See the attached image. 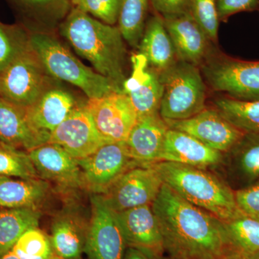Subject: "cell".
Wrapping results in <instances>:
<instances>
[{"label":"cell","instance_id":"cell-1","mask_svg":"<svg viewBox=\"0 0 259 259\" xmlns=\"http://www.w3.org/2000/svg\"><path fill=\"white\" fill-rule=\"evenodd\" d=\"M151 207L168 256L227 259L234 250L222 220L187 202L165 184Z\"/></svg>","mask_w":259,"mask_h":259},{"label":"cell","instance_id":"cell-2","mask_svg":"<svg viewBox=\"0 0 259 259\" xmlns=\"http://www.w3.org/2000/svg\"><path fill=\"white\" fill-rule=\"evenodd\" d=\"M75 52L90 61L95 71L122 88L127 78V51L120 29L107 25L73 7L59 26Z\"/></svg>","mask_w":259,"mask_h":259},{"label":"cell","instance_id":"cell-3","mask_svg":"<svg viewBox=\"0 0 259 259\" xmlns=\"http://www.w3.org/2000/svg\"><path fill=\"white\" fill-rule=\"evenodd\" d=\"M163 183L182 198L222 220L240 212L234 192L208 170L171 161L153 163Z\"/></svg>","mask_w":259,"mask_h":259},{"label":"cell","instance_id":"cell-4","mask_svg":"<svg viewBox=\"0 0 259 259\" xmlns=\"http://www.w3.org/2000/svg\"><path fill=\"white\" fill-rule=\"evenodd\" d=\"M28 44L51 77L77 87L88 99L122 91L112 80L82 64L51 34L42 30L32 32Z\"/></svg>","mask_w":259,"mask_h":259},{"label":"cell","instance_id":"cell-5","mask_svg":"<svg viewBox=\"0 0 259 259\" xmlns=\"http://www.w3.org/2000/svg\"><path fill=\"white\" fill-rule=\"evenodd\" d=\"M160 75L163 93L159 114L164 120H186L206 108V85L198 66L177 60Z\"/></svg>","mask_w":259,"mask_h":259},{"label":"cell","instance_id":"cell-6","mask_svg":"<svg viewBox=\"0 0 259 259\" xmlns=\"http://www.w3.org/2000/svg\"><path fill=\"white\" fill-rule=\"evenodd\" d=\"M49 76L27 44L14 60L0 73V97L28 108L51 88Z\"/></svg>","mask_w":259,"mask_h":259},{"label":"cell","instance_id":"cell-7","mask_svg":"<svg viewBox=\"0 0 259 259\" xmlns=\"http://www.w3.org/2000/svg\"><path fill=\"white\" fill-rule=\"evenodd\" d=\"M210 88L239 101L259 100V61H246L212 54L201 65Z\"/></svg>","mask_w":259,"mask_h":259},{"label":"cell","instance_id":"cell-8","mask_svg":"<svg viewBox=\"0 0 259 259\" xmlns=\"http://www.w3.org/2000/svg\"><path fill=\"white\" fill-rule=\"evenodd\" d=\"M163 180L153 163L138 164L130 168L105 192L100 194L115 212L152 204Z\"/></svg>","mask_w":259,"mask_h":259},{"label":"cell","instance_id":"cell-9","mask_svg":"<svg viewBox=\"0 0 259 259\" xmlns=\"http://www.w3.org/2000/svg\"><path fill=\"white\" fill-rule=\"evenodd\" d=\"M91 204L83 253L89 259H123L127 245L115 212L100 194H93Z\"/></svg>","mask_w":259,"mask_h":259},{"label":"cell","instance_id":"cell-10","mask_svg":"<svg viewBox=\"0 0 259 259\" xmlns=\"http://www.w3.org/2000/svg\"><path fill=\"white\" fill-rule=\"evenodd\" d=\"M77 161L84 187L95 194H105L125 171L136 165L144 164L131 157L125 142L106 143L93 154Z\"/></svg>","mask_w":259,"mask_h":259},{"label":"cell","instance_id":"cell-11","mask_svg":"<svg viewBox=\"0 0 259 259\" xmlns=\"http://www.w3.org/2000/svg\"><path fill=\"white\" fill-rule=\"evenodd\" d=\"M84 105L97 131L108 142H125L137 122L136 110L122 91L88 99Z\"/></svg>","mask_w":259,"mask_h":259},{"label":"cell","instance_id":"cell-12","mask_svg":"<svg viewBox=\"0 0 259 259\" xmlns=\"http://www.w3.org/2000/svg\"><path fill=\"white\" fill-rule=\"evenodd\" d=\"M48 143L59 145L73 157L81 159L109 142L97 131L85 105H78L53 131Z\"/></svg>","mask_w":259,"mask_h":259},{"label":"cell","instance_id":"cell-13","mask_svg":"<svg viewBox=\"0 0 259 259\" xmlns=\"http://www.w3.org/2000/svg\"><path fill=\"white\" fill-rule=\"evenodd\" d=\"M166 122L169 128L191 135L209 147L223 153L231 149L245 134L228 122L216 109L205 108L186 120Z\"/></svg>","mask_w":259,"mask_h":259},{"label":"cell","instance_id":"cell-14","mask_svg":"<svg viewBox=\"0 0 259 259\" xmlns=\"http://www.w3.org/2000/svg\"><path fill=\"white\" fill-rule=\"evenodd\" d=\"M131 61L132 74L122 85V93L128 96L138 118L158 113L163 93L161 75L140 53L133 56Z\"/></svg>","mask_w":259,"mask_h":259},{"label":"cell","instance_id":"cell-15","mask_svg":"<svg viewBox=\"0 0 259 259\" xmlns=\"http://www.w3.org/2000/svg\"><path fill=\"white\" fill-rule=\"evenodd\" d=\"M115 213L127 247L143 250L157 259L164 255L161 228L151 205Z\"/></svg>","mask_w":259,"mask_h":259},{"label":"cell","instance_id":"cell-16","mask_svg":"<svg viewBox=\"0 0 259 259\" xmlns=\"http://www.w3.org/2000/svg\"><path fill=\"white\" fill-rule=\"evenodd\" d=\"M39 178L68 188L84 187L77 159L64 148L47 143L28 152Z\"/></svg>","mask_w":259,"mask_h":259},{"label":"cell","instance_id":"cell-17","mask_svg":"<svg viewBox=\"0 0 259 259\" xmlns=\"http://www.w3.org/2000/svg\"><path fill=\"white\" fill-rule=\"evenodd\" d=\"M221 168L223 180L233 192L243 190L259 180V135L244 134L224 153Z\"/></svg>","mask_w":259,"mask_h":259},{"label":"cell","instance_id":"cell-18","mask_svg":"<svg viewBox=\"0 0 259 259\" xmlns=\"http://www.w3.org/2000/svg\"><path fill=\"white\" fill-rule=\"evenodd\" d=\"M178 60L201 66L211 55L210 40L191 13L163 18Z\"/></svg>","mask_w":259,"mask_h":259},{"label":"cell","instance_id":"cell-19","mask_svg":"<svg viewBox=\"0 0 259 259\" xmlns=\"http://www.w3.org/2000/svg\"><path fill=\"white\" fill-rule=\"evenodd\" d=\"M224 153L209 147L198 139L177 130L167 131L160 161H171L208 170L218 169Z\"/></svg>","mask_w":259,"mask_h":259},{"label":"cell","instance_id":"cell-20","mask_svg":"<svg viewBox=\"0 0 259 259\" xmlns=\"http://www.w3.org/2000/svg\"><path fill=\"white\" fill-rule=\"evenodd\" d=\"M50 136L38 131L30 122L26 108L0 97V143L29 152L47 144Z\"/></svg>","mask_w":259,"mask_h":259},{"label":"cell","instance_id":"cell-21","mask_svg":"<svg viewBox=\"0 0 259 259\" xmlns=\"http://www.w3.org/2000/svg\"><path fill=\"white\" fill-rule=\"evenodd\" d=\"M168 129L159 112L138 118L125 141L131 157L144 164L160 161Z\"/></svg>","mask_w":259,"mask_h":259},{"label":"cell","instance_id":"cell-22","mask_svg":"<svg viewBox=\"0 0 259 259\" xmlns=\"http://www.w3.org/2000/svg\"><path fill=\"white\" fill-rule=\"evenodd\" d=\"M89 222L74 209H66L56 214L49 236L53 250L65 258L81 257L84 250Z\"/></svg>","mask_w":259,"mask_h":259},{"label":"cell","instance_id":"cell-23","mask_svg":"<svg viewBox=\"0 0 259 259\" xmlns=\"http://www.w3.org/2000/svg\"><path fill=\"white\" fill-rule=\"evenodd\" d=\"M77 105L74 96L69 92L50 88L26 110L32 125L51 136L53 131L67 118Z\"/></svg>","mask_w":259,"mask_h":259},{"label":"cell","instance_id":"cell-24","mask_svg":"<svg viewBox=\"0 0 259 259\" xmlns=\"http://www.w3.org/2000/svg\"><path fill=\"white\" fill-rule=\"evenodd\" d=\"M138 49L146 58L149 66L159 74L169 69L178 60L163 19L157 13L146 20Z\"/></svg>","mask_w":259,"mask_h":259},{"label":"cell","instance_id":"cell-25","mask_svg":"<svg viewBox=\"0 0 259 259\" xmlns=\"http://www.w3.org/2000/svg\"><path fill=\"white\" fill-rule=\"evenodd\" d=\"M49 190V182L42 179L0 176V207L38 209Z\"/></svg>","mask_w":259,"mask_h":259},{"label":"cell","instance_id":"cell-26","mask_svg":"<svg viewBox=\"0 0 259 259\" xmlns=\"http://www.w3.org/2000/svg\"><path fill=\"white\" fill-rule=\"evenodd\" d=\"M39 209L0 207V256L13 249L25 232L39 228Z\"/></svg>","mask_w":259,"mask_h":259},{"label":"cell","instance_id":"cell-27","mask_svg":"<svg viewBox=\"0 0 259 259\" xmlns=\"http://www.w3.org/2000/svg\"><path fill=\"white\" fill-rule=\"evenodd\" d=\"M30 23L46 29L59 27L72 9L70 0H10Z\"/></svg>","mask_w":259,"mask_h":259},{"label":"cell","instance_id":"cell-28","mask_svg":"<svg viewBox=\"0 0 259 259\" xmlns=\"http://www.w3.org/2000/svg\"><path fill=\"white\" fill-rule=\"evenodd\" d=\"M214 105L224 118L242 132L259 135V100L239 101L223 97L216 99Z\"/></svg>","mask_w":259,"mask_h":259},{"label":"cell","instance_id":"cell-29","mask_svg":"<svg viewBox=\"0 0 259 259\" xmlns=\"http://www.w3.org/2000/svg\"><path fill=\"white\" fill-rule=\"evenodd\" d=\"M149 0H122L118 28L124 40L138 49L146 27Z\"/></svg>","mask_w":259,"mask_h":259},{"label":"cell","instance_id":"cell-30","mask_svg":"<svg viewBox=\"0 0 259 259\" xmlns=\"http://www.w3.org/2000/svg\"><path fill=\"white\" fill-rule=\"evenodd\" d=\"M233 250L241 253L259 251V220L240 211L223 221Z\"/></svg>","mask_w":259,"mask_h":259},{"label":"cell","instance_id":"cell-31","mask_svg":"<svg viewBox=\"0 0 259 259\" xmlns=\"http://www.w3.org/2000/svg\"><path fill=\"white\" fill-rule=\"evenodd\" d=\"M0 176L39 178L28 153L0 143Z\"/></svg>","mask_w":259,"mask_h":259},{"label":"cell","instance_id":"cell-32","mask_svg":"<svg viewBox=\"0 0 259 259\" xmlns=\"http://www.w3.org/2000/svg\"><path fill=\"white\" fill-rule=\"evenodd\" d=\"M12 250L20 259H49L54 253L49 236L39 228L25 232Z\"/></svg>","mask_w":259,"mask_h":259},{"label":"cell","instance_id":"cell-33","mask_svg":"<svg viewBox=\"0 0 259 259\" xmlns=\"http://www.w3.org/2000/svg\"><path fill=\"white\" fill-rule=\"evenodd\" d=\"M190 13L210 41L217 42L220 22L217 0H191Z\"/></svg>","mask_w":259,"mask_h":259},{"label":"cell","instance_id":"cell-34","mask_svg":"<svg viewBox=\"0 0 259 259\" xmlns=\"http://www.w3.org/2000/svg\"><path fill=\"white\" fill-rule=\"evenodd\" d=\"M122 0H80L75 5L77 8L110 25H115L118 21Z\"/></svg>","mask_w":259,"mask_h":259},{"label":"cell","instance_id":"cell-35","mask_svg":"<svg viewBox=\"0 0 259 259\" xmlns=\"http://www.w3.org/2000/svg\"><path fill=\"white\" fill-rule=\"evenodd\" d=\"M13 38L11 29L0 23V73L8 67L28 44V41L20 44Z\"/></svg>","mask_w":259,"mask_h":259},{"label":"cell","instance_id":"cell-36","mask_svg":"<svg viewBox=\"0 0 259 259\" xmlns=\"http://www.w3.org/2000/svg\"><path fill=\"white\" fill-rule=\"evenodd\" d=\"M234 194L237 205L242 212L250 217H259V180Z\"/></svg>","mask_w":259,"mask_h":259},{"label":"cell","instance_id":"cell-37","mask_svg":"<svg viewBox=\"0 0 259 259\" xmlns=\"http://www.w3.org/2000/svg\"><path fill=\"white\" fill-rule=\"evenodd\" d=\"M258 4L259 0H217L218 18L224 21L236 13L252 11Z\"/></svg>","mask_w":259,"mask_h":259},{"label":"cell","instance_id":"cell-38","mask_svg":"<svg viewBox=\"0 0 259 259\" xmlns=\"http://www.w3.org/2000/svg\"><path fill=\"white\" fill-rule=\"evenodd\" d=\"M157 14L162 18L190 13L191 0H149Z\"/></svg>","mask_w":259,"mask_h":259},{"label":"cell","instance_id":"cell-39","mask_svg":"<svg viewBox=\"0 0 259 259\" xmlns=\"http://www.w3.org/2000/svg\"><path fill=\"white\" fill-rule=\"evenodd\" d=\"M123 259H157L153 257L152 255L148 254L146 252L138 249V248H133V247H127L125 250V255Z\"/></svg>","mask_w":259,"mask_h":259},{"label":"cell","instance_id":"cell-40","mask_svg":"<svg viewBox=\"0 0 259 259\" xmlns=\"http://www.w3.org/2000/svg\"><path fill=\"white\" fill-rule=\"evenodd\" d=\"M227 259H259V251L253 253H241L233 250L231 255Z\"/></svg>","mask_w":259,"mask_h":259},{"label":"cell","instance_id":"cell-41","mask_svg":"<svg viewBox=\"0 0 259 259\" xmlns=\"http://www.w3.org/2000/svg\"><path fill=\"white\" fill-rule=\"evenodd\" d=\"M0 259H20L18 258V255L15 254L13 250H10L8 253L0 256Z\"/></svg>","mask_w":259,"mask_h":259},{"label":"cell","instance_id":"cell-42","mask_svg":"<svg viewBox=\"0 0 259 259\" xmlns=\"http://www.w3.org/2000/svg\"><path fill=\"white\" fill-rule=\"evenodd\" d=\"M49 259H82L81 257H77V258H65V257L60 256V255L53 253L51 257Z\"/></svg>","mask_w":259,"mask_h":259},{"label":"cell","instance_id":"cell-43","mask_svg":"<svg viewBox=\"0 0 259 259\" xmlns=\"http://www.w3.org/2000/svg\"><path fill=\"white\" fill-rule=\"evenodd\" d=\"M71 1V4H72L73 7H74L75 5L77 4L80 1V0H70Z\"/></svg>","mask_w":259,"mask_h":259},{"label":"cell","instance_id":"cell-44","mask_svg":"<svg viewBox=\"0 0 259 259\" xmlns=\"http://www.w3.org/2000/svg\"><path fill=\"white\" fill-rule=\"evenodd\" d=\"M160 259H176V258H171V257L168 256V255H167V256H165V255H163V256L162 257V258H161Z\"/></svg>","mask_w":259,"mask_h":259},{"label":"cell","instance_id":"cell-45","mask_svg":"<svg viewBox=\"0 0 259 259\" xmlns=\"http://www.w3.org/2000/svg\"><path fill=\"white\" fill-rule=\"evenodd\" d=\"M256 218V219H258V220H259V217H258V218Z\"/></svg>","mask_w":259,"mask_h":259}]
</instances>
